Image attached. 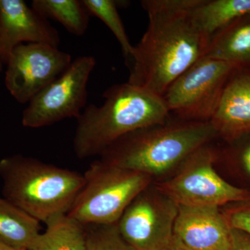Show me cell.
Returning a JSON list of instances; mask_svg holds the SVG:
<instances>
[{"label":"cell","mask_w":250,"mask_h":250,"mask_svg":"<svg viewBox=\"0 0 250 250\" xmlns=\"http://www.w3.org/2000/svg\"><path fill=\"white\" fill-rule=\"evenodd\" d=\"M178 206L151 184L118 220L122 238L134 250H166L173 238Z\"/></svg>","instance_id":"9"},{"label":"cell","mask_w":250,"mask_h":250,"mask_svg":"<svg viewBox=\"0 0 250 250\" xmlns=\"http://www.w3.org/2000/svg\"><path fill=\"white\" fill-rule=\"evenodd\" d=\"M250 16V0H201L192 11L195 25L210 39L222 29Z\"/></svg>","instance_id":"15"},{"label":"cell","mask_w":250,"mask_h":250,"mask_svg":"<svg viewBox=\"0 0 250 250\" xmlns=\"http://www.w3.org/2000/svg\"><path fill=\"white\" fill-rule=\"evenodd\" d=\"M2 65L3 63L1 62H0V72H1V70H2Z\"/></svg>","instance_id":"26"},{"label":"cell","mask_w":250,"mask_h":250,"mask_svg":"<svg viewBox=\"0 0 250 250\" xmlns=\"http://www.w3.org/2000/svg\"><path fill=\"white\" fill-rule=\"evenodd\" d=\"M85 250H134L122 238L117 224L86 226Z\"/></svg>","instance_id":"20"},{"label":"cell","mask_w":250,"mask_h":250,"mask_svg":"<svg viewBox=\"0 0 250 250\" xmlns=\"http://www.w3.org/2000/svg\"><path fill=\"white\" fill-rule=\"evenodd\" d=\"M235 72L210 121L218 137L228 142L250 133V72Z\"/></svg>","instance_id":"13"},{"label":"cell","mask_w":250,"mask_h":250,"mask_svg":"<svg viewBox=\"0 0 250 250\" xmlns=\"http://www.w3.org/2000/svg\"><path fill=\"white\" fill-rule=\"evenodd\" d=\"M217 137L210 122L185 121L170 115L165 123L125 135L106 148L100 160L153 178L182 165Z\"/></svg>","instance_id":"3"},{"label":"cell","mask_w":250,"mask_h":250,"mask_svg":"<svg viewBox=\"0 0 250 250\" xmlns=\"http://www.w3.org/2000/svg\"><path fill=\"white\" fill-rule=\"evenodd\" d=\"M200 1H141L148 27L128 61V83L163 97L176 79L204 57L210 39L192 17Z\"/></svg>","instance_id":"1"},{"label":"cell","mask_w":250,"mask_h":250,"mask_svg":"<svg viewBox=\"0 0 250 250\" xmlns=\"http://www.w3.org/2000/svg\"><path fill=\"white\" fill-rule=\"evenodd\" d=\"M236 70L228 62L199 59L172 82L162 97L170 115L185 121L210 122Z\"/></svg>","instance_id":"7"},{"label":"cell","mask_w":250,"mask_h":250,"mask_svg":"<svg viewBox=\"0 0 250 250\" xmlns=\"http://www.w3.org/2000/svg\"><path fill=\"white\" fill-rule=\"evenodd\" d=\"M84 184L67 213L85 226L118 223L135 197L152 184V177L94 161L83 174Z\"/></svg>","instance_id":"5"},{"label":"cell","mask_w":250,"mask_h":250,"mask_svg":"<svg viewBox=\"0 0 250 250\" xmlns=\"http://www.w3.org/2000/svg\"><path fill=\"white\" fill-rule=\"evenodd\" d=\"M212 142L195 151L180 166L178 173L156 184V188L177 206L185 207H219L250 199L249 191L231 185L217 173L218 154Z\"/></svg>","instance_id":"6"},{"label":"cell","mask_w":250,"mask_h":250,"mask_svg":"<svg viewBox=\"0 0 250 250\" xmlns=\"http://www.w3.org/2000/svg\"><path fill=\"white\" fill-rule=\"evenodd\" d=\"M103 98L101 106L88 105L77 118L73 147L79 159L100 156L125 135L170 116L162 97L128 82L109 87Z\"/></svg>","instance_id":"2"},{"label":"cell","mask_w":250,"mask_h":250,"mask_svg":"<svg viewBox=\"0 0 250 250\" xmlns=\"http://www.w3.org/2000/svg\"><path fill=\"white\" fill-rule=\"evenodd\" d=\"M28 250H85L86 226L67 214L49 219Z\"/></svg>","instance_id":"16"},{"label":"cell","mask_w":250,"mask_h":250,"mask_svg":"<svg viewBox=\"0 0 250 250\" xmlns=\"http://www.w3.org/2000/svg\"><path fill=\"white\" fill-rule=\"evenodd\" d=\"M241 160L245 168L250 174V143L243 149L241 154Z\"/></svg>","instance_id":"23"},{"label":"cell","mask_w":250,"mask_h":250,"mask_svg":"<svg viewBox=\"0 0 250 250\" xmlns=\"http://www.w3.org/2000/svg\"><path fill=\"white\" fill-rule=\"evenodd\" d=\"M58 31L48 20L28 6L22 0H0V62L7 63L18 45L46 44L58 47Z\"/></svg>","instance_id":"11"},{"label":"cell","mask_w":250,"mask_h":250,"mask_svg":"<svg viewBox=\"0 0 250 250\" xmlns=\"http://www.w3.org/2000/svg\"><path fill=\"white\" fill-rule=\"evenodd\" d=\"M231 232L219 207L178 206L173 236L188 250H232Z\"/></svg>","instance_id":"12"},{"label":"cell","mask_w":250,"mask_h":250,"mask_svg":"<svg viewBox=\"0 0 250 250\" xmlns=\"http://www.w3.org/2000/svg\"><path fill=\"white\" fill-rule=\"evenodd\" d=\"M31 8L42 17L62 24L69 32L82 36L89 26V16L79 0H34Z\"/></svg>","instance_id":"18"},{"label":"cell","mask_w":250,"mask_h":250,"mask_svg":"<svg viewBox=\"0 0 250 250\" xmlns=\"http://www.w3.org/2000/svg\"><path fill=\"white\" fill-rule=\"evenodd\" d=\"M40 233L39 220L0 197V238L11 246L28 250Z\"/></svg>","instance_id":"17"},{"label":"cell","mask_w":250,"mask_h":250,"mask_svg":"<svg viewBox=\"0 0 250 250\" xmlns=\"http://www.w3.org/2000/svg\"><path fill=\"white\" fill-rule=\"evenodd\" d=\"M82 1L88 14L101 20L113 33L121 45L125 59L128 62L132 54L134 46L130 42L118 13L117 1L113 0H83Z\"/></svg>","instance_id":"19"},{"label":"cell","mask_w":250,"mask_h":250,"mask_svg":"<svg viewBox=\"0 0 250 250\" xmlns=\"http://www.w3.org/2000/svg\"><path fill=\"white\" fill-rule=\"evenodd\" d=\"M0 179L4 198L45 223L67 214L84 184L80 172L22 154L0 160Z\"/></svg>","instance_id":"4"},{"label":"cell","mask_w":250,"mask_h":250,"mask_svg":"<svg viewBox=\"0 0 250 250\" xmlns=\"http://www.w3.org/2000/svg\"><path fill=\"white\" fill-rule=\"evenodd\" d=\"M95 65L96 60L92 56L72 61L60 76L28 103L22 113L23 126L37 129L67 118L77 119L86 106L87 85Z\"/></svg>","instance_id":"8"},{"label":"cell","mask_w":250,"mask_h":250,"mask_svg":"<svg viewBox=\"0 0 250 250\" xmlns=\"http://www.w3.org/2000/svg\"><path fill=\"white\" fill-rule=\"evenodd\" d=\"M203 57L228 62L237 70L250 65V16L237 20L215 34Z\"/></svg>","instance_id":"14"},{"label":"cell","mask_w":250,"mask_h":250,"mask_svg":"<svg viewBox=\"0 0 250 250\" xmlns=\"http://www.w3.org/2000/svg\"><path fill=\"white\" fill-rule=\"evenodd\" d=\"M231 233L232 250H250V235L233 228Z\"/></svg>","instance_id":"22"},{"label":"cell","mask_w":250,"mask_h":250,"mask_svg":"<svg viewBox=\"0 0 250 250\" xmlns=\"http://www.w3.org/2000/svg\"><path fill=\"white\" fill-rule=\"evenodd\" d=\"M166 250H188L187 248H184L182 244L174 238H172V241L171 242L170 246Z\"/></svg>","instance_id":"24"},{"label":"cell","mask_w":250,"mask_h":250,"mask_svg":"<svg viewBox=\"0 0 250 250\" xmlns=\"http://www.w3.org/2000/svg\"><path fill=\"white\" fill-rule=\"evenodd\" d=\"M72 62L70 54L41 43L21 44L11 52L5 73V85L21 104L29 103L60 76Z\"/></svg>","instance_id":"10"},{"label":"cell","mask_w":250,"mask_h":250,"mask_svg":"<svg viewBox=\"0 0 250 250\" xmlns=\"http://www.w3.org/2000/svg\"><path fill=\"white\" fill-rule=\"evenodd\" d=\"M228 220L231 228L241 230L250 235V209L233 212Z\"/></svg>","instance_id":"21"},{"label":"cell","mask_w":250,"mask_h":250,"mask_svg":"<svg viewBox=\"0 0 250 250\" xmlns=\"http://www.w3.org/2000/svg\"><path fill=\"white\" fill-rule=\"evenodd\" d=\"M0 250H26L23 249H20V248H16L11 246L9 243L5 242L4 240L0 238Z\"/></svg>","instance_id":"25"}]
</instances>
